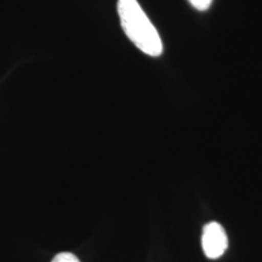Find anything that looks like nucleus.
Returning a JSON list of instances; mask_svg holds the SVG:
<instances>
[{
	"label": "nucleus",
	"mask_w": 262,
	"mask_h": 262,
	"mask_svg": "<svg viewBox=\"0 0 262 262\" xmlns=\"http://www.w3.org/2000/svg\"><path fill=\"white\" fill-rule=\"evenodd\" d=\"M202 247L206 257L216 260L221 257L228 247L225 228L219 222H209L203 228Z\"/></svg>",
	"instance_id": "nucleus-2"
},
{
	"label": "nucleus",
	"mask_w": 262,
	"mask_h": 262,
	"mask_svg": "<svg viewBox=\"0 0 262 262\" xmlns=\"http://www.w3.org/2000/svg\"><path fill=\"white\" fill-rule=\"evenodd\" d=\"M188 2L194 9L199 10V11H205L210 8L212 0H188Z\"/></svg>",
	"instance_id": "nucleus-4"
},
{
	"label": "nucleus",
	"mask_w": 262,
	"mask_h": 262,
	"mask_svg": "<svg viewBox=\"0 0 262 262\" xmlns=\"http://www.w3.org/2000/svg\"><path fill=\"white\" fill-rule=\"evenodd\" d=\"M51 262H80L79 258L72 253H60L52 258Z\"/></svg>",
	"instance_id": "nucleus-3"
},
{
	"label": "nucleus",
	"mask_w": 262,
	"mask_h": 262,
	"mask_svg": "<svg viewBox=\"0 0 262 262\" xmlns=\"http://www.w3.org/2000/svg\"><path fill=\"white\" fill-rule=\"evenodd\" d=\"M117 9L123 31L135 47L148 56H160L163 52L162 39L139 2L118 0Z\"/></svg>",
	"instance_id": "nucleus-1"
}]
</instances>
